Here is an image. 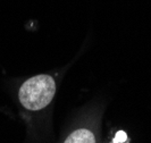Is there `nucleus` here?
Returning a JSON list of instances; mask_svg holds the SVG:
<instances>
[{
    "label": "nucleus",
    "instance_id": "nucleus-1",
    "mask_svg": "<svg viewBox=\"0 0 151 143\" xmlns=\"http://www.w3.org/2000/svg\"><path fill=\"white\" fill-rule=\"evenodd\" d=\"M56 92V83L50 75H37L19 89V101L29 110H41L49 105Z\"/></svg>",
    "mask_w": 151,
    "mask_h": 143
},
{
    "label": "nucleus",
    "instance_id": "nucleus-2",
    "mask_svg": "<svg viewBox=\"0 0 151 143\" xmlns=\"http://www.w3.org/2000/svg\"><path fill=\"white\" fill-rule=\"evenodd\" d=\"M64 143H96V136L88 128H80L70 133Z\"/></svg>",
    "mask_w": 151,
    "mask_h": 143
},
{
    "label": "nucleus",
    "instance_id": "nucleus-3",
    "mask_svg": "<svg viewBox=\"0 0 151 143\" xmlns=\"http://www.w3.org/2000/svg\"><path fill=\"white\" fill-rule=\"evenodd\" d=\"M115 141H116V142H124V141H126V133L123 132V131H119V132L116 134Z\"/></svg>",
    "mask_w": 151,
    "mask_h": 143
}]
</instances>
